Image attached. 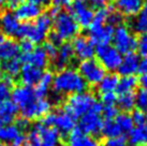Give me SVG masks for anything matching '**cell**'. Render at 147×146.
<instances>
[{
    "mask_svg": "<svg viewBox=\"0 0 147 146\" xmlns=\"http://www.w3.org/2000/svg\"><path fill=\"white\" fill-rule=\"evenodd\" d=\"M53 26V20L47 13L41 14L34 22L21 24L16 36L30 41L32 44H39L45 40Z\"/></svg>",
    "mask_w": 147,
    "mask_h": 146,
    "instance_id": "1",
    "label": "cell"
},
{
    "mask_svg": "<svg viewBox=\"0 0 147 146\" xmlns=\"http://www.w3.org/2000/svg\"><path fill=\"white\" fill-rule=\"evenodd\" d=\"M71 7H72L71 8L72 9V14L71 15L73 16L78 26H82L84 28L89 27L94 15L92 9L82 1H76Z\"/></svg>",
    "mask_w": 147,
    "mask_h": 146,
    "instance_id": "13",
    "label": "cell"
},
{
    "mask_svg": "<svg viewBox=\"0 0 147 146\" xmlns=\"http://www.w3.org/2000/svg\"><path fill=\"white\" fill-rule=\"evenodd\" d=\"M16 126H17V128H18V129L22 131V130H24V129H26V128H28L29 122H28V120H27V119H25V118L22 117L21 119H18V120H17Z\"/></svg>",
    "mask_w": 147,
    "mask_h": 146,
    "instance_id": "52",
    "label": "cell"
},
{
    "mask_svg": "<svg viewBox=\"0 0 147 146\" xmlns=\"http://www.w3.org/2000/svg\"><path fill=\"white\" fill-rule=\"evenodd\" d=\"M20 52V46L15 41L5 40L0 44V61H7L16 58Z\"/></svg>",
    "mask_w": 147,
    "mask_h": 146,
    "instance_id": "25",
    "label": "cell"
},
{
    "mask_svg": "<svg viewBox=\"0 0 147 146\" xmlns=\"http://www.w3.org/2000/svg\"><path fill=\"white\" fill-rule=\"evenodd\" d=\"M22 134V131L17 128L16 125L5 124L0 119V142L11 143Z\"/></svg>",
    "mask_w": 147,
    "mask_h": 146,
    "instance_id": "23",
    "label": "cell"
},
{
    "mask_svg": "<svg viewBox=\"0 0 147 146\" xmlns=\"http://www.w3.org/2000/svg\"><path fill=\"white\" fill-rule=\"evenodd\" d=\"M144 3V0H116L119 11L128 16L136 15Z\"/></svg>",
    "mask_w": 147,
    "mask_h": 146,
    "instance_id": "24",
    "label": "cell"
},
{
    "mask_svg": "<svg viewBox=\"0 0 147 146\" xmlns=\"http://www.w3.org/2000/svg\"><path fill=\"white\" fill-rule=\"evenodd\" d=\"M123 23V15L121 13H118L114 11V9L112 10L109 14V17H107V24L113 26V25H118L120 26V24Z\"/></svg>",
    "mask_w": 147,
    "mask_h": 146,
    "instance_id": "41",
    "label": "cell"
},
{
    "mask_svg": "<svg viewBox=\"0 0 147 146\" xmlns=\"http://www.w3.org/2000/svg\"><path fill=\"white\" fill-rule=\"evenodd\" d=\"M72 49H73V53L75 56L78 57L80 60H87V59H91L94 55V47L92 43L85 36H76L74 38L73 42H72Z\"/></svg>",
    "mask_w": 147,
    "mask_h": 146,
    "instance_id": "15",
    "label": "cell"
},
{
    "mask_svg": "<svg viewBox=\"0 0 147 146\" xmlns=\"http://www.w3.org/2000/svg\"><path fill=\"white\" fill-rule=\"evenodd\" d=\"M136 49L139 51V54L142 56H147V33L141 34V36L136 43Z\"/></svg>",
    "mask_w": 147,
    "mask_h": 146,
    "instance_id": "40",
    "label": "cell"
},
{
    "mask_svg": "<svg viewBox=\"0 0 147 146\" xmlns=\"http://www.w3.org/2000/svg\"><path fill=\"white\" fill-rule=\"evenodd\" d=\"M131 25L135 32L141 34L147 33V0L144 1L142 8L136 14V16L133 18Z\"/></svg>",
    "mask_w": 147,
    "mask_h": 146,
    "instance_id": "26",
    "label": "cell"
},
{
    "mask_svg": "<svg viewBox=\"0 0 147 146\" xmlns=\"http://www.w3.org/2000/svg\"><path fill=\"white\" fill-rule=\"evenodd\" d=\"M30 2H33V3L38 4V5H45V4H47L49 2H51V0H28Z\"/></svg>",
    "mask_w": 147,
    "mask_h": 146,
    "instance_id": "54",
    "label": "cell"
},
{
    "mask_svg": "<svg viewBox=\"0 0 147 146\" xmlns=\"http://www.w3.org/2000/svg\"><path fill=\"white\" fill-rule=\"evenodd\" d=\"M139 64L140 58L136 54H127L123 58L120 66L117 70H118L119 74L123 76H131V75H134L135 73L139 71Z\"/></svg>",
    "mask_w": 147,
    "mask_h": 146,
    "instance_id": "21",
    "label": "cell"
},
{
    "mask_svg": "<svg viewBox=\"0 0 147 146\" xmlns=\"http://www.w3.org/2000/svg\"><path fill=\"white\" fill-rule=\"evenodd\" d=\"M3 5H4V1L3 0H0V16L2 14V11H3Z\"/></svg>",
    "mask_w": 147,
    "mask_h": 146,
    "instance_id": "55",
    "label": "cell"
},
{
    "mask_svg": "<svg viewBox=\"0 0 147 146\" xmlns=\"http://www.w3.org/2000/svg\"><path fill=\"white\" fill-rule=\"evenodd\" d=\"M54 31L62 41L72 39L80 31V26L73 16L67 12H59L53 18Z\"/></svg>",
    "mask_w": 147,
    "mask_h": 146,
    "instance_id": "5",
    "label": "cell"
},
{
    "mask_svg": "<svg viewBox=\"0 0 147 146\" xmlns=\"http://www.w3.org/2000/svg\"><path fill=\"white\" fill-rule=\"evenodd\" d=\"M52 7L60 11L61 9L70 8L72 5V0H51Z\"/></svg>",
    "mask_w": 147,
    "mask_h": 146,
    "instance_id": "45",
    "label": "cell"
},
{
    "mask_svg": "<svg viewBox=\"0 0 147 146\" xmlns=\"http://www.w3.org/2000/svg\"><path fill=\"white\" fill-rule=\"evenodd\" d=\"M18 46H20V51H22L24 54L30 53L33 49V44L28 40H23Z\"/></svg>",
    "mask_w": 147,
    "mask_h": 146,
    "instance_id": "47",
    "label": "cell"
},
{
    "mask_svg": "<svg viewBox=\"0 0 147 146\" xmlns=\"http://www.w3.org/2000/svg\"><path fill=\"white\" fill-rule=\"evenodd\" d=\"M76 1H82V2H83V1H84V0H76Z\"/></svg>",
    "mask_w": 147,
    "mask_h": 146,
    "instance_id": "57",
    "label": "cell"
},
{
    "mask_svg": "<svg viewBox=\"0 0 147 146\" xmlns=\"http://www.w3.org/2000/svg\"><path fill=\"white\" fill-rule=\"evenodd\" d=\"M113 43L114 47L118 51L120 54H131L136 49L138 40L134 34L131 32L129 28L126 26L120 25L116 29H114L113 33Z\"/></svg>",
    "mask_w": 147,
    "mask_h": 146,
    "instance_id": "6",
    "label": "cell"
},
{
    "mask_svg": "<svg viewBox=\"0 0 147 146\" xmlns=\"http://www.w3.org/2000/svg\"><path fill=\"white\" fill-rule=\"evenodd\" d=\"M90 1H91V5L92 7L98 9L106 8V5L111 2V0H90Z\"/></svg>",
    "mask_w": 147,
    "mask_h": 146,
    "instance_id": "49",
    "label": "cell"
},
{
    "mask_svg": "<svg viewBox=\"0 0 147 146\" xmlns=\"http://www.w3.org/2000/svg\"><path fill=\"white\" fill-rule=\"evenodd\" d=\"M101 101L104 104V106L114 105L115 102H117V97L115 93H101Z\"/></svg>",
    "mask_w": 147,
    "mask_h": 146,
    "instance_id": "43",
    "label": "cell"
},
{
    "mask_svg": "<svg viewBox=\"0 0 147 146\" xmlns=\"http://www.w3.org/2000/svg\"><path fill=\"white\" fill-rule=\"evenodd\" d=\"M115 122H117V125L119 126V128H120V130H121L123 134V133H130L131 130L134 128V124H133L132 117L127 113L118 114L117 117L115 118Z\"/></svg>",
    "mask_w": 147,
    "mask_h": 146,
    "instance_id": "36",
    "label": "cell"
},
{
    "mask_svg": "<svg viewBox=\"0 0 147 146\" xmlns=\"http://www.w3.org/2000/svg\"><path fill=\"white\" fill-rule=\"evenodd\" d=\"M33 131L36 132L40 143V146H58L60 142V133L53 127L38 124L34 126Z\"/></svg>",
    "mask_w": 147,
    "mask_h": 146,
    "instance_id": "10",
    "label": "cell"
},
{
    "mask_svg": "<svg viewBox=\"0 0 147 146\" xmlns=\"http://www.w3.org/2000/svg\"><path fill=\"white\" fill-rule=\"evenodd\" d=\"M136 99V105L139 106V110L147 112V90L141 89L135 96Z\"/></svg>",
    "mask_w": 147,
    "mask_h": 146,
    "instance_id": "37",
    "label": "cell"
},
{
    "mask_svg": "<svg viewBox=\"0 0 147 146\" xmlns=\"http://www.w3.org/2000/svg\"><path fill=\"white\" fill-rule=\"evenodd\" d=\"M145 113H146V117H147V112H145Z\"/></svg>",
    "mask_w": 147,
    "mask_h": 146,
    "instance_id": "59",
    "label": "cell"
},
{
    "mask_svg": "<svg viewBox=\"0 0 147 146\" xmlns=\"http://www.w3.org/2000/svg\"><path fill=\"white\" fill-rule=\"evenodd\" d=\"M78 73L81 74L86 84L98 85L105 76V70L96 59H87L82 61L78 66Z\"/></svg>",
    "mask_w": 147,
    "mask_h": 146,
    "instance_id": "7",
    "label": "cell"
},
{
    "mask_svg": "<svg viewBox=\"0 0 147 146\" xmlns=\"http://www.w3.org/2000/svg\"><path fill=\"white\" fill-rule=\"evenodd\" d=\"M102 114L103 117L105 118V120H113L118 115V109L115 105L104 106L102 110Z\"/></svg>",
    "mask_w": 147,
    "mask_h": 146,
    "instance_id": "38",
    "label": "cell"
},
{
    "mask_svg": "<svg viewBox=\"0 0 147 146\" xmlns=\"http://www.w3.org/2000/svg\"><path fill=\"white\" fill-rule=\"evenodd\" d=\"M102 126L103 119L101 118L100 114L90 111L81 117L78 122V130L92 137L94 134H99L101 132Z\"/></svg>",
    "mask_w": 147,
    "mask_h": 146,
    "instance_id": "9",
    "label": "cell"
},
{
    "mask_svg": "<svg viewBox=\"0 0 147 146\" xmlns=\"http://www.w3.org/2000/svg\"><path fill=\"white\" fill-rule=\"evenodd\" d=\"M54 76L51 72H44L42 75L40 82L37 84V87L34 89V93L38 99H43L47 95L49 86L53 84Z\"/></svg>",
    "mask_w": 147,
    "mask_h": 146,
    "instance_id": "30",
    "label": "cell"
},
{
    "mask_svg": "<svg viewBox=\"0 0 147 146\" xmlns=\"http://www.w3.org/2000/svg\"><path fill=\"white\" fill-rule=\"evenodd\" d=\"M1 69L5 73V75H8L10 77H15L17 76L22 69V62L20 59L17 58H13L10 60L3 61L1 65Z\"/></svg>",
    "mask_w": 147,
    "mask_h": 146,
    "instance_id": "32",
    "label": "cell"
},
{
    "mask_svg": "<svg viewBox=\"0 0 147 146\" xmlns=\"http://www.w3.org/2000/svg\"><path fill=\"white\" fill-rule=\"evenodd\" d=\"M73 49L72 45L70 43H62L59 47H58L57 55L54 59V66L56 69H59L60 71L63 70L69 64L72 57H73Z\"/></svg>",
    "mask_w": 147,
    "mask_h": 146,
    "instance_id": "22",
    "label": "cell"
},
{
    "mask_svg": "<svg viewBox=\"0 0 147 146\" xmlns=\"http://www.w3.org/2000/svg\"><path fill=\"white\" fill-rule=\"evenodd\" d=\"M129 143L131 146H146L147 144V124L136 126L131 130Z\"/></svg>",
    "mask_w": 147,
    "mask_h": 146,
    "instance_id": "27",
    "label": "cell"
},
{
    "mask_svg": "<svg viewBox=\"0 0 147 146\" xmlns=\"http://www.w3.org/2000/svg\"><path fill=\"white\" fill-rule=\"evenodd\" d=\"M97 98L91 93H80L71 95L65 102V111H67L74 118L84 116L90 112L97 103Z\"/></svg>",
    "mask_w": 147,
    "mask_h": 146,
    "instance_id": "3",
    "label": "cell"
},
{
    "mask_svg": "<svg viewBox=\"0 0 147 146\" xmlns=\"http://www.w3.org/2000/svg\"><path fill=\"white\" fill-rule=\"evenodd\" d=\"M43 73L44 72L42 71V69L36 68V67L30 65H24L22 67L21 72H20L21 81L23 83V85L32 87L40 82Z\"/></svg>",
    "mask_w": 147,
    "mask_h": 146,
    "instance_id": "18",
    "label": "cell"
},
{
    "mask_svg": "<svg viewBox=\"0 0 147 146\" xmlns=\"http://www.w3.org/2000/svg\"><path fill=\"white\" fill-rule=\"evenodd\" d=\"M11 96H12V102L21 110L30 105L38 99L32 87L25 85L17 86L16 88L13 90Z\"/></svg>",
    "mask_w": 147,
    "mask_h": 146,
    "instance_id": "12",
    "label": "cell"
},
{
    "mask_svg": "<svg viewBox=\"0 0 147 146\" xmlns=\"http://www.w3.org/2000/svg\"><path fill=\"white\" fill-rule=\"evenodd\" d=\"M20 60H21V62H25V65L33 66V67L39 68V69L45 68L47 65V56L41 47L33 49L28 54H23Z\"/></svg>",
    "mask_w": 147,
    "mask_h": 146,
    "instance_id": "17",
    "label": "cell"
},
{
    "mask_svg": "<svg viewBox=\"0 0 147 146\" xmlns=\"http://www.w3.org/2000/svg\"><path fill=\"white\" fill-rule=\"evenodd\" d=\"M67 146H99V142L94 137L76 129L68 135Z\"/></svg>",
    "mask_w": 147,
    "mask_h": 146,
    "instance_id": "20",
    "label": "cell"
},
{
    "mask_svg": "<svg viewBox=\"0 0 147 146\" xmlns=\"http://www.w3.org/2000/svg\"><path fill=\"white\" fill-rule=\"evenodd\" d=\"M132 120H133V124L138 125V126H141V125H145L147 124V117H146V113L144 111H141V110H136L133 112L132 114Z\"/></svg>",
    "mask_w": 147,
    "mask_h": 146,
    "instance_id": "39",
    "label": "cell"
},
{
    "mask_svg": "<svg viewBox=\"0 0 147 146\" xmlns=\"http://www.w3.org/2000/svg\"><path fill=\"white\" fill-rule=\"evenodd\" d=\"M118 76L111 73V74H105V76L103 77L101 82L98 84L99 91L101 93H114L115 90L117 89L118 86Z\"/></svg>",
    "mask_w": 147,
    "mask_h": 146,
    "instance_id": "29",
    "label": "cell"
},
{
    "mask_svg": "<svg viewBox=\"0 0 147 146\" xmlns=\"http://www.w3.org/2000/svg\"><path fill=\"white\" fill-rule=\"evenodd\" d=\"M4 41H5V39H4V34H3V32L0 30V44L3 43Z\"/></svg>",
    "mask_w": 147,
    "mask_h": 146,
    "instance_id": "56",
    "label": "cell"
},
{
    "mask_svg": "<svg viewBox=\"0 0 147 146\" xmlns=\"http://www.w3.org/2000/svg\"><path fill=\"white\" fill-rule=\"evenodd\" d=\"M106 146H128L127 140L125 137H117V138L109 139L105 143Z\"/></svg>",
    "mask_w": 147,
    "mask_h": 146,
    "instance_id": "44",
    "label": "cell"
},
{
    "mask_svg": "<svg viewBox=\"0 0 147 146\" xmlns=\"http://www.w3.org/2000/svg\"><path fill=\"white\" fill-rule=\"evenodd\" d=\"M42 124L45 126L53 127L59 133L70 134L75 128V118L65 110H59L44 116Z\"/></svg>",
    "mask_w": 147,
    "mask_h": 146,
    "instance_id": "4",
    "label": "cell"
},
{
    "mask_svg": "<svg viewBox=\"0 0 147 146\" xmlns=\"http://www.w3.org/2000/svg\"><path fill=\"white\" fill-rule=\"evenodd\" d=\"M139 72L142 73V75L147 74V56H145L143 59H141V60H140Z\"/></svg>",
    "mask_w": 147,
    "mask_h": 146,
    "instance_id": "50",
    "label": "cell"
},
{
    "mask_svg": "<svg viewBox=\"0 0 147 146\" xmlns=\"http://www.w3.org/2000/svg\"><path fill=\"white\" fill-rule=\"evenodd\" d=\"M0 146H10V145H0Z\"/></svg>",
    "mask_w": 147,
    "mask_h": 146,
    "instance_id": "58",
    "label": "cell"
},
{
    "mask_svg": "<svg viewBox=\"0 0 147 146\" xmlns=\"http://www.w3.org/2000/svg\"><path fill=\"white\" fill-rule=\"evenodd\" d=\"M23 146H40V143H39V140H38V137L36 132L31 130L29 135L26 138V142Z\"/></svg>",
    "mask_w": 147,
    "mask_h": 146,
    "instance_id": "46",
    "label": "cell"
},
{
    "mask_svg": "<svg viewBox=\"0 0 147 146\" xmlns=\"http://www.w3.org/2000/svg\"><path fill=\"white\" fill-rule=\"evenodd\" d=\"M17 112L18 107L10 100L0 104V119L5 124H11L16 116Z\"/></svg>",
    "mask_w": 147,
    "mask_h": 146,
    "instance_id": "28",
    "label": "cell"
},
{
    "mask_svg": "<svg viewBox=\"0 0 147 146\" xmlns=\"http://www.w3.org/2000/svg\"><path fill=\"white\" fill-rule=\"evenodd\" d=\"M94 52L97 54L99 64L104 68V70H109V71L117 70L123 60L121 54L114 46H111V45L98 46Z\"/></svg>",
    "mask_w": 147,
    "mask_h": 146,
    "instance_id": "8",
    "label": "cell"
},
{
    "mask_svg": "<svg viewBox=\"0 0 147 146\" xmlns=\"http://www.w3.org/2000/svg\"><path fill=\"white\" fill-rule=\"evenodd\" d=\"M114 28L111 25H103L96 28H89V41L92 45L97 46H103L109 45L112 39H113Z\"/></svg>",
    "mask_w": 147,
    "mask_h": 146,
    "instance_id": "14",
    "label": "cell"
},
{
    "mask_svg": "<svg viewBox=\"0 0 147 146\" xmlns=\"http://www.w3.org/2000/svg\"><path fill=\"white\" fill-rule=\"evenodd\" d=\"M101 133L107 139L117 138V137H121L123 135V132H121L119 126L117 125V122H115V119L103 122Z\"/></svg>",
    "mask_w": 147,
    "mask_h": 146,
    "instance_id": "33",
    "label": "cell"
},
{
    "mask_svg": "<svg viewBox=\"0 0 147 146\" xmlns=\"http://www.w3.org/2000/svg\"><path fill=\"white\" fill-rule=\"evenodd\" d=\"M13 85L12 77L4 75L0 80V104L3 102L8 101L10 96H11V87Z\"/></svg>",
    "mask_w": 147,
    "mask_h": 146,
    "instance_id": "35",
    "label": "cell"
},
{
    "mask_svg": "<svg viewBox=\"0 0 147 146\" xmlns=\"http://www.w3.org/2000/svg\"><path fill=\"white\" fill-rule=\"evenodd\" d=\"M53 88L57 93L74 95L84 93L87 88L86 82L81 74L73 69H63L57 73L53 80Z\"/></svg>",
    "mask_w": 147,
    "mask_h": 146,
    "instance_id": "2",
    "label": "cell"
},
{
    "mask_svg": "<svg viewBox=\"0 0 147 146\" xmlns=\"http://www.w3.org/2000/svg\"><path fill=\"white\" fill-rule=\"evenodd\" d=\"M51 109H52L51 102L43 98V99H37L30 105L21 110V113L23 118L27 120H31V119H37V118L46 116L49 113Z\"/></svg>",
    "mask_w": 147,
    "mask_h": 146,
    "instance_id": "11",
    "label": "cell"
},
{
    "mask_svg": "<svg viewBox=\"0 0 147 146\" xmlns=\"http://www.w3.org/2000/svg\"><path fill=\"white\" fill-rule=\"evenodd\" d=\"M139 84V80L134 76H123L118 81V86H117V93L119 95L123 93H133L134 88Z\"/></svg>",
    "mask_w": 147,
    "mask_h": 146,
    "instance_id": "31",
    "label": "cell"
},
{
    "mask_svg": "<svg viewBox=\"0 0 147 146\" xmlns=\"http://www.w3.org/2000/svg\"><path fill=\"white\" fill-rule=\"evenodd\" d=\"M21 23L11 12H5L0 16V30L9 36H16Z\"/></svg>",
    "mask_w": 147,
    "mask_h": 146,
    "instance_id": "19",
    "label": "cell"
},
{
    "mask_svg": "<svg viewBox=\"0 0 147 146\" xmlns=\"http://www.w3.org/2000/svg\"><path fill=\"white\" fill-rule=\"evenodd\" d=\"M3 1H4V4L9 9H12V10H16L24 2V0H3Z\"/></svg>",
    "mask_w": 147,
    "mask_h": 146,
    "instance_id": "48",
    "label": "cell"
},
{
    "mask_svg": "<svg viewBox=\"0 0 147 146\" xmlns=\"http://www.w3.org/2000/svg\"><path fill=\"white\" fill-rule=\"evenodd\" d=\"M146 146H147V145H146Z\"/></svg>",
    "mask_w": 147,
    "mask_h": 146,
    "instance_id": "60",
    "label": "cell"
},
{
    "mask_svg": "<svg viewBox=\"0 0 147 146\" xmlns=\"http://www.w3.org/2000/svg\"><path fill=\"white\" fill-rule=\"evenodd\" d=\"M117 103H118L119 109H121L125 112H130L136 105L135 95L133 93H123L117 98Z\"/></svg>",
    "mask_w": 147,
    "mask_h": 146,
    "instance_id": "34",
    "label": "cell"
},
{
    "mask_svg": "<svg viewBox=\"0 0 147 146\" xmlns=\"http://www.w3.org/2000/svg\"><path fill=\"white\" fill-rule=\"evenodd\" d=\"M139 83L140 85L142 86V89L147 90V74H144V75H142V76L140 77Z\"/></svg>",
    "mask_w": 147,
    "mask_h": 146,
    "instance_id": "53",
    "label": "cell"
},
{
    "mask_svg": "<svg viewBox=\"0 0 147 146\" xmlns=\"http://www.w3.org/2000/svg\"><path fill=\"white\" fill-rule=\"evenodd\" d=\"M42 8L38 4L30 2V1H24L23 3L15 10L13 13L18 20H23L25 23H29L30 20H37L41 15Z\"/></svg>",
    "mask_w": 147,
    "mask_h": 146,
    "instance_id": "16",
    "label": "cell"
},
{
    "mask_svg": "<svg viewBox=\"0 0 147 146\" xmlns=\"http://www.w3.org/2000/svg\"><path fill=\"white\" fill-rule=\"evenodd\" d=\"M25 142H26V137L22 133L18 138H16L14 141H13L12 145H11V146H23L25 144Z\"/></svg>",
    "mask_w": 147,
    "mask_h": 146,
    "instance_id": "51",
    "label": "cell"
},
{
    "mask_svg": "<svg viewBox=\"0 0 147 146\" xmlns=\"http://www.w3.org/2000/svg\"><path fill=\"white\" fill-rule=\"evenodd\" d=\"M43 51L45 52V54H46L47 57H51L52 59H55V57H56L57 52H58V46H56L55 44H53V43H51V42L47 41V42L44 43Z\"/></svg>",
    "mask_w": 147,
    "mask_h": 146,
    "instance_id": "42",
    "label": "cell"
}]
</instances>
